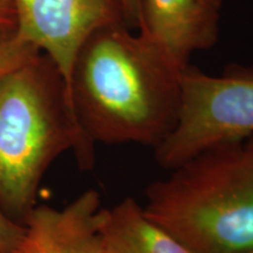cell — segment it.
<instances>
[{
	"label": "cell",
	"mask_w": 253,
	"mask_h": 253,
	"mask_svg": "<svg viewBox=\"0 0 253 253\" xmlns=\"http://www.w3.org/2000/svg\"><path fill=\"white\" fill-rule=\"evenodd\" d=\"M125 23L97 30L79 53L72 100L87 140L156 148L172 131L181 107L182 65Z\"/></svg>",
	"instance_id": "1"
},
{
	"label": "cell",
	"mask_w": 253,
	"mask_h": 253,
	"mask_svg": "<svg viewBox=\"0 0 253 253\" xmlns=\"http://www.w3.org/2000/svg\"><path fill=\"white\" fill-rule=\"evenodd\" d=\"M73 150L82 170L94 166V144L82 131L65 81L41 54L0 84V207L24 223L47 169Z\"/></svg>",
	"instance_id": "2"
},
{
	"label": "cell",
	"mask_w": 253,
	"mask_h": 253,
	"mask_svg": "<svg viewBox=\"0 0 253 253\" xmlns=\"http://www.w3.org/2000/svg\"><path fill=\"white\" fill-rule=\"evenodd\" d=\"M147 190L145 214L194 253H253V155L209 148Z\"/></svg>",
	"instance_id": "3"
},
{
	"label": "cell",
	"mask_w": 253,
	"mask_h": 253,
	"mask_svg": "<svg viewBox=\"0 0 253 253\" xmlns=\"http://www.w3.org/2000/svg\"><path fill=\"white\" fill-rule=\"evenodd\" d=\"M181 86L176 125L155 148L161 167L173 169L209 148L252 137L253 67H232L212 77L189 65Z\"/></svg>",
	"instance_id": "4"
},
{
	"label": "cell",
	"mask_w": 253,
	"mask_h": 253,
	"mask_svg": "<svg viewBox=\"0 0 253 253\" xmlns=\"http://www.w3.org/2000/svg\"><path fill=\"white\" fill-rule=\"evenodd\" d=\"M13 4L15 32L52 60L71 100L72 75L82 46L100 28L126 24L121 0H13Z\"/></svg>",
	"instance_id": "5"
},
{
	"label": "cell",
	"mask_w": 253,
	"mask_h": 253,
	"mask_svg": "<svg viewBox=\"0 0 253 253\" xmlns=\"http://www.w3.org/2000/svg\"><path fill=\"white\" fill-rule=\"evenodd\" d=\"M102 216L100 195L94 189L61 209L36 204L25 217L26 233L17 253H107Z\"/></svg>",
	"instance_id": "6"
},
{
	"label": "cell",
	"mask_w": 253,
	"mask_h": 253,
	"mask_svg": "<svg viewBox=\"0 0 253 253\" xmlns=\"http://www.w3.org/2000/svg\"><path fill=\"white\" fill-rule=\"evenodd\" d=\"M219 9L205 0H141L138 31L186 66L216 43Z\"/></svg>",
	"instance_id": "7"
},
{
	"label": "cell",
	"mask_w": 253,
	"mask_h": 253,
	"mask_svg": "<svg viewBox=\"0 0 253 253\" xmlns=\"http://www.w3.org/2000/svg\"><path fill=\"white\" fill-rule=\"evenodd\" d=\"M101 235L107 253H194L132 198L103 208Z\"/></svg>",
	"instance_id": "8"
},
{
	"label": "cell",
	"mask_w": 253,
	"mask_h": 253,
	"mask_svg": "<svg viewBox=\"0 0 253 253\" xmlns=\"http://www.w3.org/2000/svg\"><path fill=\"white\" fill-rule=\"evenodd\" d=\"M41 53L13 30H0V84L6 77L33 61Z\"/></svg>",
	"instance_id": "9"
},
{
	"label": "cell",
	"mask_w": 253,
	"mask_h": 253,
	"mask_svg": "<svg viewBox=\"0 0 253 253\" xmlns=\"http://www.w3.org/2000/svg\"><path fill=\"white\" fill-rule=\"evenodd\" d=\"M25 233L26 226L9 217L0 207V253H17Z\"/></svg>",
	"instance_id": "10"
},
{
	"label": "cell",
	"mask_w": 253,
	"mask_h": 253,
	"mask_svg": "<svg viewBox=\"0 0 253 253\" xmlns=\"http://www.w3.org/2000/svg\"><path fill=\"white\" fill-rule=\"evenodd\" d=\"M126 25L130 28H138L141 20V0H121Z\"/></svg>",
	"instance_id": "11"
},
{
	"label": "cell",
	"mask_w": 253,
	"mask_h": 253,
	"mask_svg": "<svg viewBox=\"0 0 253 253\" xmlns=\"http://www.w3.org/2000/svg\"><path fill=\"white\" fill-rule=\"evenodd\" d=\"M17 24L13 0H0V30H13Z\"/></svg>",
	"instance_id": "12"
},
{
	"label": "cell",
	"mask_w": 253,
	"mask_h": 253,
	"mask_svg": "<svg viewBox=\"0 0 253 253\" xmlns=\"http://www.w3.org/2000/svg\"><path fill=\"white\" fill-rule=\"evenodd\" d=\"M245 147H246V149H248L250 153L253 155V136L252 137H250V140L248 141V143L245 144Z\"/></svg>",
	"instance_id": "13"
},
{
	"label": "cell",
	"mask_w": 253,
	"mask_h": 253,
	"mask_svg": "<svg viewBox=\"0 0 253 253\" xmlns=\"http://www.w3.org/2000/svg\"><path fill=\"white\" fill-rule=\"evenodd\" d=\"M205 1L209 2L210 5L214 6V7L220 8V4H221V0H205Z\"/></svg>",
	"instance_id": "14"
}]
</instances>
